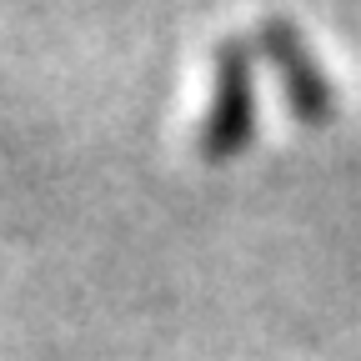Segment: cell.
Segmentation results:
<instances>
[{
  "label": "cell",
  "instance_id": "7a4b0ae2",
  "mask_svg": "<svg viewBox=\"0 0 361 361\" xmlns=\"http://www.w3.org/2000/svg\"><path fill=\"white\" fill-rule=\"evenodd\" d=\"M251 40L261 45L271 61H276V71L286 80V101H291V111L301 121H326L336 111V80H331L326 61L311 51L306 30L291 16H266L251 30Z\"/></svg>",
  "mask_w": 361,
  "mask_h": 361
},
{
  "label": "cell",
  "instance_id": "6da1fadb",
  "mask_svg": "<svg viewBox=\"0 0 361 361\" xmlns=\"http://www.w3.org/2000/svg\"><path fill=\"white\" fill-rule=\"evenodd\" d=\"M256 130V40L251 35H221L216 40V80L211 101L191 130L201 156L221 161L251 141Z\"/></svg>",
  "mask_w": 361,
  "mask_h": 361
}]
</instances>
